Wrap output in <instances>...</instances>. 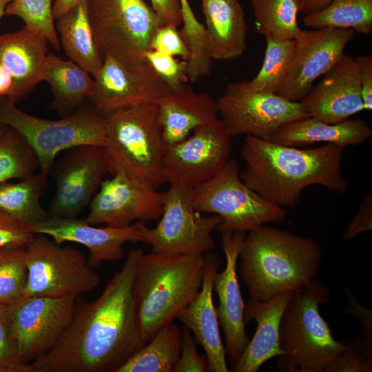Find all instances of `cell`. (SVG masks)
I'll return each mask as SVG.
<instances>
[{
    "mask_svg": "<svg viewBox=\"0 0 372 372\" xmlns=\"http://www.w3.org/2000/svg\"><path fill=\"white\" fill-rule=\"evenodd\" d=\"M345 294L349 302V306L346 307L347 312L354 315L360 320L364 327V338L372 342L371 309L360 305L348 287H345Z\"/></svg>",
    "mask_w": 372,
    "mask_h": 372,
    "instance_id": "obj_48",
    "label": "cell"
},
{
    "mask_svg": "<svg viewBox=\"0 0 372 372\" xmlns=\"http://www.w3.org/2000/svg\"><path fill=\"white\" fill-rule=\"evenodd\" d=\"M87 15L98 52L127 68L146 60L161 26L144 0H86Z\"/></svg>",
    "mask_w": 372,
    "mask_h": 372,
    "instance_id": "obj_7",
    "label": "cell"
},
{
    "mask_svg": "<svg viewBox=\"0 0 372 372\" xmlns=\"http://www.w3.org/2000/svg\"><path fill=\"white\" fill-rule=\"evenodd\" d=\"M0 372H5L4 369L0 366Z\"/></svg>",
    "mask_w": 372,
    "mask_h": 372,
    "instance_id": "obj_54",
    "label": "cell"
},
{
    "mask_svg": "<svg viewBox=\"0 0 372 372\" xmlns=\"http://www.w3.org/2000/svg\"><path fill=\"white\" fill-rule=\"evenodd\" d=\"M202 1V0H201Z\"/></svg>",
    "mask_w": 372,
    "mask_h": 372,
    "instance_id": "obj_55",
    "label": "cell"
},
{
    "mask_svg": "<svg viewBox=\"0 0 372 372\" xmlns=\"http://www.w3.org/2000/svg\"><path fill=\"white\" fill-rule=\"evenodd\" d=\"M216 103L231 136L246 134L271 141L283 125L309 116L300 101L254 91L248 81L229 83Z\"/></svg>",
    "mask_w": 372,
    "mask_h": 372,
    "instance_id": "obj_12",
    "label": "cell"
},
{
    "mask_svg": "<svg viewBox=\"0 0 372 372\" xmlns=\"http://www.w3.org/2000/svg\"><path fill=\"white\" fill-rule=\"evenodd\" d=\"M85 0H54L52 13L54 20L65 14L78 3Z\"/></svg>",
    "mask_w": 372,
    "mask_h": 372,
    "instance_id": "obj_50",
    "label": "cell"
},
{
    "mask_svg": "<svg viewBox=\"0 0 372 372\" xmlns=\"http://www.w3.org/2000/svg\"><path fill=\"white\" fill-rule=\"evenodd\" d=\"M182 330L172 322L161 329L116 372H172L180 352Z\"/></svg>",
    "mask_w": 372,
    "mask_h": 372,
    "instance_id": "obj_31",
    "label": "cell"
},
{
    "mask_svg": "<svg viewBox=\"0 0 372 372\" xmlns=\"http://www.w3.org/2000/svg\"><path fill=\"white\" fill-rule=\"evenodd\" d=\"M211 59L231 60L246 49L247 26L238 0H202Z\"/></svg>",
    "mask_w": 372,
    "mask_h": 372,
    "instance_id": "obj_26",
    "label": "cell"
},
{
    "mask_svg": "<svg viewBox=\"0 0 372 372\" xmlns=\"http://www.w3.org/2000/svg\"><path fill=\"white\" fill-rule=\"evenodd\" d=\"M6 127V125L0 124V135L5 130Z\"/></svg>",
    "mask_w": 372,
    "mask_h": 372,
    "instance_id": "obj_53",
    "label": "cell"
},
{
    "mask_svg": "<svg viewBox=\"0 0 372 372\" xmlns=\"http://www.w3.org/2000/svg\"><path fill=\"white\" fill-rule=\"evenodd\" d=\"M110 173L121 170L154 189L166 183L165 144L156 103L120 109L104 116Z\"/></svg>",
    "mask_w": 372,
    "mask_h": 372,
    "instance_id": "obj_6",
    "label": "cell"
},
{
    "mask_svg": "<svg viewBox=\"0 0 372 372\" xmlns=\"http://www.w3.org/2000/svg\"><path fill=\"white\" fill-rule=\"evenodd\" d=\"M52 6V0H12L6 7V14L19 17L25 26L59 51L61 45L54 23Z\"/></svg>",
    "mask_w": 372,
    "mask_h": 372,
    "instance_id": "obj_37",
    "label": "cell"
},
{
    "mask_svg": "<svg viewBox=\"0 0 372 372\" xmlns=\"http://www.w3.org/2000/svg\"><path fill=\"white\" fill-rule=\"evenodd\" d=\"M207 360L198 353L192 332L184 327L182 329L180 355L172 371L205 372L207 371Z\"/></svg>",
    "mask_w": 372,
    "mask_h": 372,
    "instance_id": "obj_43",
    "label": "cell"
},
{
    "mask_svg": "<svg viewBox=\"0 0 372 372\" xmlns=\"http://www.w3.org/2000/svg\"><path fill=\"white\" fill-rule=\"evenodd\" d=\"M372 229V195L369 194L362 201L359 209L343 234L344 240Z\"/></svg>",
    "mask_w": 372,
    "mask_h": 372,
    "instance_id": "obj_45",
    "label": "cell"
},
{
    "mask_svg": "<svg viewBox=\"0 0 372 372\" xmlns=\"http://www.w3.org/2000/svg\"><path fill=\"white\" fill-rule=\"evenodd\" d=\"M12 0H0V20L6 14V9Z\"/></svg>",
    "mask_w": 372,
    "mask_h": 372,
    "instance_id": "obj_52",
    "label": "cell"
},
{
    "mask_svg": "<svg viewBox=\"0 0 372 372\" xmlns=\"http://www.w3.org/2000/svg\"><path fill=\"white\" fill-rule=\"evenodd\" d=\"M231 137L223 120L216 118L196 128L183 140L165 145V182L192 189L209 180L229 160Z\"/></svg>",
    "mask_w": 372,
    "mask_h": 372,
    "instance_id": "obj_14",
    "label": "cell"
},
{
    "mask_svg": "<svg viewBox=\"0 0 372 372\" xmlns=\"http://www.w3.org/2000/svg\"><path fill=\"white\" fill-rule=\"evenodd\" d=\"M56 20L60 45L66 56L94 76L103 64V59L93 37L86 0Z\"/></svg>",
    "mask_w": 372,
    "mask_h": 372,
    "instance_id": "obj_29",
    "label": "cell"
},
{
    "mask_svg": "<svg viewBox=\"0 0 372 372\" xmlns=\"http://www.w3.org/2000/svg\"><path fill=\"white\" fill-rule=\"evenodd\" d=\"M25 247L0 249V305L23 296L27 280Z\"/></svg>",
    "mask_w": 372,
    "mask_h": 372,
    "instance_id": "obj_38",
    "label": "cell"
},
{
    "mask_svg": "<svg viewBox=\"0 0 372 372\" xmlns=\"http://www.w3.org/2000/svg\"><path fill=\"white\" fill-rule=\"evenodd\" d=\"M34 234L28 225L0 210V249L25 247Z\"/></svg>",
    "mask_w": 372,
    "mask_h": 372,
    "instance_id": "obj_42",
    "label": "cell"
},
{
    "mask_svg": "<svg viewBox=\"0 0 372 372\" xmlns=\"http://www.w3.org/2000/svg\"><path fill=\"white\" fill-rule=\"evenodd\" d=\"M372 136V129L364 120L346 119L328 123L309 116L281 126L271 141L290 147L327 142L343 148L363 143Z\"/></svg>",
    "mask_w": 372,
    "mask_h": 372,
    "instance_id": "obj_27",
    "label": "cell"
},
{
    "mask_svg": "<svg viewBox=\"0 0 372 372\" xmlns=\"http://www.w3.org/2000/svg\"><path fill=\"white\" fill-rule=\"evenodd\" d=\"M351 29L321 28L303 30L295 39L296 47L289 74L277 94L300 101L312 89L313 82L329 71L344 54L353 39Z\"/></svg>",
    "mask_w": 372,
    "mask_h": 372,
    "instance_id": "obj_18",
    "label": "cell"
},
{
    "mask_svg": "<svg viewBox=\"0 0 372 372\" xmlns=\"http://www.w3.org/2000/svg\"><path fill=\"white\" fill-rule=\"evenodd\" d=\"M141 223L136 221L123 227H97L76 217H50L28 227L34 234L50 236L57 243L73 242L85 246L90 251L87 264L94 268L103 262L123 259L126 242H143Z\"/></svg>",
    "mask_w": 372,
    "mask_h": 372,
    "instance_id": "obj_19",
    "label": "cell"
},
{
    "mask_svg": "<svg viewBox=\"0 0 372 372\" xmlns=\"http://www.w3.org/2000/svg\"><path fill=\"white\" fill-rule=\"evenodd\" d=\"M343 149L327 143L302 149L247 135L240 151L246 167L240 177L266 200L292 208L303 189L312 185L347 192L341 168Z\"/></svg>",
    "mask_w": 372,
    "mask_h": 372,
    "instance_id": "obj_2",
    "label": "cell"
},
{
    "mask_svg": "<svg viewBox=\"0 0 372 372\" xmlns=\"http://www.w3.org/2000/svg\"><path fill=\"white\" fill-rule=\"evenodd\" d=\"M204 256L142 255L134 282L138 327L145 344L173 322L201 288Z\"/></svg>",
    "mask_w": 372,
    "mask_h": 372,
    "instance_id": "obj_4",
    "label": "cell"
},
{
    "mask_svg": "<svg viewBox=\"0 0 372 372\" xmlns=\"http://www.w3.org/2000/svg\"><path fill=\"white\" fill-rule=\"evenodd\" d=\"M151 8L161 25H170L178 28L183 23L180 0H149Z\"/></svg>",
    "mask_w": 372,
    "mask_h": 372,
    "instance_id": "obj_46",
    "label": "cell"
},
{
    "mask_svg": "<svg viewBox=\"0 0 372 372\" xmlns=\"http://www.w3.org/2000/svg\"><path fill=\"white\" fill-rule=\"evenodd\" d=\"M191 193L196 210L221 218L217 227L219 232H247L270 222L280 223L287 215L285 208L266 200L245 185L234 158L209 180L192 188Z\"/></svg>",
    "mask_w": 372,
    "mask_h": 372,
    "instance_id": "obj_9",
    "label": "cell"
},
{
    "mask_svg": "<svg viewBox=\"0 0 372 372\" xmlns=\"http://www.w3.org/2000/svg\"><path fill=\"white\" fill-rule=\"evenodd\" d=\"M110 164L103 145H80L53 163L50 174L56 184L49 214L54 218H75L89 205Z\"/></svg>",
    "mask_w": 372,
    "mask_h": 372,
    "instance_id": "obj_15",
    "label": "cell"
},
{
    "mask_svg": "<svg viewBox=\"0 0 372 372\" xmlns=\"http://www.w3.org/2000/svg\"><path fill=\"white\" fill-rule=\"evenodd\" d=\"M300 102L309 116L328 123L343 121L363 110L355 58L344 54Z\"/></svg>",
    "mask_w": 372,
    "mask_h": 372,
    "instance_id": "obj_21",
    "label": "cell"
},
{
    "mask_svg": "<svg viewBox=\"0 0 372 372\" xmlns=\"http://www.w3.org/2000/svg\"><path fill=\"white\" fill-rule=\"evenodd\" d=\"M163 192V212L154 228L141 222L143 242L152 252L162 255L200 256L215 247L213 231L222 223L219 216H205L195 209L192 189L180 183H169Z\"/></svg>",
    "mask_w": 372,
    "mask_h": 372,
    "instance_id": "obj_11",
    "label": "cell"
},
{
    "mask_svg": "<svg viewBox=\"0 0 372 372\" xmlns=\"http://www.w3.org/2000/svg\"><path fill=\"white\" fill-rule=\"evenodd\" d=\"M265 39L267 45L262 67L248 83L254 91L277 94L291 65L295 39L279 41L269 37Z\"/></svg>",
    "mask_w": 372,
    "mask_h": 372,
    "instance_id": "obj_35",
    "label": "cell"
},
{
    "mask_svg": "<svg viewBox=\"0 0 372 372\" xmlns=\"http://www.w3.org/2000/svg\"><path fill=\"white\" fill-rule=\"evenodd\" d=\"M48 53V41L25 25L0 34V65L12 77L13 103L24 99L42 81Z\"/></svg>",
    "mask_w": 372,
    "mask_h": 372,
    "instance_id": "obj_23",
    "label": "cell"
},
{
    "mask_svg": "<svg viewBox=\"0 0 372 372\" xmlns=\"http://www.w3.org/2000/svg\"><path fill=\"white\" fill-rule=\"evenodd\" d=\"M42 81L49 83L53 94L49 108L63 117L80 108L94 87L90 73L72 60H64L50 52L43 67Z\"/></svg>",
    "mask_w": 372,
    "mask_h": 372,
    "instance_id": "obj_28",
    "label": "cell"
},
{
    "mask_svg": "<svg viewBox=\"0 0 372 372\" xmlns=\"http://www.w3.org/2000/svg\"><path fill=\"white\" fill-rule=\"evenodd\" d=\"M331 0H300V11L305 15L315 13L327 6Z\"/></svg>",
    "mask_w": 372,
    "mask_h": 372,
    "instance_id": "obj_51",
    "label": "cell"
},
{
    "mask_svg": "<svg viewBox=\"0 0 372 372\" xmlns=\"http://www.w3.org/2000/svg\"><path fill=\"white\" fill-rule=\"evenodd\" d=\"M93 78L94 87L87 100L103 116L123 108L156 103L172 91L147 59L127 68L106 57Z\"/></svg>",
    "mask_w": 372,
    "mask_h": 372,
    "instance_id": "obj_17",
    "label": "cell"
},
{
    "mask_svg": "<svg viewBox=\"0 0 372 372\" xmlns=\"http://www.w3.org/2000/svg\"><path fill=\"white\" fill-rule=\"evenodd\" d=\"M76 299L73 295L22 296L8 306L17 355L22 364L30 367L56 344L72 320Z\"/></svg>",
    "mask_w": 372,
    "mask_h": 372,
    "instance_id": "obj_13",
    "label": "cell"
},
{
    "mask_svg": "<svg viewBox=\"0 0 372 372\" xmlns=\"http://www.w3.org/2000/svg\"><path fill=\"white\" fill-rule=\"evenodd\" d=\"M330 298L329 287L315 279L292 293L280 322L279 344L284 354L278 356L279 371L322 372L346 347L343 340L334 339L319 311V305Z\"/></svg>",
    "mask_w": 372,
    "mask_h": 372,
    "instance_id": "obj_5",
    "label": "cell"
},
{
    "mask_svg": "<svg viewBox=\"0 0 372 372\" xmlns=\"http://www.w3.org/2000/svg\"><path fill=\"white\" fill-rule=\"evenodd\" d=\"M248 232L238 258L251 300H268L315 279L322 256L316 240L266 224Z\"/></svg>",
    "mask_w": 372,
    "mask_h": 372,
    "instance_id": "obj_3",
    "label": "cell"
},
{
    "mask_svg": "<svg viewBox=\"0 0 372 372\" xmlns=\"http://www.w3.org/2000/svg\"><path fill=\"white\" fill-rule=\"evenodd\" d=\"M346 347L323 369L322 372L372 371V342L363 337L343 340Z\"/></svg>",
    "mask_w": 372,
    "mask_h": 372,
    "instance_id": "obj_39",
    "label": "cell"
},
{
    "mask_svg": "<svg viewBox=\"0 0 372 372\" xmlns=\"http://www.w3.org/2000/svg\"><path fill=\"white\" fill-rule=\"evenodd\" d=\"M143 254L141 249L130 251L101 296L75 309L56 344L30 364L32 372H116L145 345L133 293Z\"/></svg>",
    "mask_w": 372,
    "mask_h": 372,
    "instance_id": "obj_1",
    "label": "cell"
},
{
    "mask_svg": "<svg viewBox=\"0 0 372 372\" xmlns=\"http://www.w3.org/2000/svg\"><path fill=\"white\" fill-rule=\"evenodd\" d=\"M12 94L13 81L12 77L0 65V97L6 98L11 101Z\"/></svg>",
    "mask_w": 372,
    "mask_h": 372,
    "instance_id": "obj_49",
    "label": "cell"
},
{
    "mask_svg": "<svg viewBox=\"0 0 372 372\" xmlns=\"http://www.w3.org/2000/svg\"><path fill=\"white\" fill-rule=\"evenodd\" d=\"M103 180L83 220L93 225L123 227L134 221L156 220L163 212V192L159 193L138 179L118 170Z\"/></svg>",
    "mask_w": 372,
    "mask_h": 372,
    "instance_id": "obj_16",
    "label": "cell"
},
{
    "mask_svg": "<svg viewBox=\"0 0 372 372\" xmlns=\"http://www.w3.org/2000/svg\"><path fill=\"white\" fill-rule=\"evenodd\" d=\"M0 124L13 128L28 141L46 176L61 152L80 145H105L104 116L91 107H80L60 120H48L25 113L0 97Z\"/></svg>",
    "mask_w": 372,
    "mask_h": 372,
    "instance_id": "obj_8",
    "label": "cell"
},
{
    "mask_svg": "<svg viewBox=\"0 0 372 372\" xmlns=\"http://www.w3.org/2000/svg\"><path fill=\"white\" fill-rule=\"evenodd\" d=\"M220 233L226 267L223 271L216 272L214 290L218 298L216 312L225 338L226 355L234 365L249 341L245 331V304L236 273L237 262L247 232L224 231Z\"/></svg>",
    "mask_w": 372,
    "mask_h": 372,
    "instance_id": "obj_20",
    "label": "cell"
},
{
    "mask_svg": "<svg viewBox=\"0 0 372 372\" xmlns=\"http://www.w3.org/2000/svg\"><path fill=\"white\" fill-rule=\"evenodd\" d=\"M47 178L39 172L18 183H0V210L28 225L50 218L41 204Z\"/></svg>",
    "mask_w": 372,
    "mask_h": 372,
    "instance_id": "obj_30",
    "label": "cell"
},
{
    "mask_svg": "<svg viewBox=\"0 0 372 372\" xmlns=\"http://www.w3.org/2000/svg\"><path fill=\"white\" fill-rule=\"evenodd\" d=\"M39 167L34 149L18 132L6 126L0 135V183L25 179Z\"/></svg>",
    "mask_w": 372,
    "mask_h": 372,
    "instance_id": "obj_34",
    "label": "cell"
},
{
    "mask_svg": "<svg viewBox=\"0 0 372 372\" xmlns=\"http://www.w3.org/2000/svg\"><path fill=\"white\" fill-rule=\"evenodd\" d=\"M146 59L157 74L172 90H176L188 81L186 61H179L174 56L150 50Z\"/></svg>",
    "mask_w": 372,
    "mask_h": 372,
    "instance_id": "obj_40",
    "label": "cell"
},
{
    "mask_svg": "<svg viewBox=\"0 0 372 372\" xmlns=\"http://www.w3.org/2000/svg\"><path fill=\"white\" fill-rule=\"evenodd\" d=\"M357 63L364 110H372V56H360L355 58Z\"/></svg>",
    "mask_w": 372,
    "mask_h": 372,
    "instance_id": "obj_47",
    "label": "cell"
},
{
    "mask_svg": "<svg viewBox=\"0 0 372 372\" xmlns=\"http://www.w3.org/2000/svg\"><path fill=\"white\" fill-rule=\"evenodd\" d=\"M156 104L165 145L183 140L218 114L216 100L207 93L196 92L187 84L162 96Z\"/></svg>",
    "mask_w": 372,
    "mask_h": 372,
    "instance_id": "obj_25",
    "label": "cell"
},
{
    "mask_svg": "<svg viewBox=\"0 0 372 372\" xmlns=\"http://www.w3.org/2000/svg\"><path fill=\"white\" fill-rule=\"evenodd\" d=\"M0 366L5 372H31L17 358L8 307L4 305H0Z\"/></svg>",
    "mask_w": 372,
    "mask_h": 372,
    "instance_id": "obj_41",
    "label": "cell"
},
{
    "mask_svg": "<svg viewBox=\"0 0 372 372\" xmlns=\"http://www.w3.org/2000/svg\"><path fill=\"white\" fill-rule=\"evenodd\" d=\"M293 292L279 294L270 300H249L244 309V319L257 323L254 337L231 369L232 372H257L269 360L282 355L279 344L280 318Z\"/></svg>",
    "mask_w": 372,
    "mask_h": 372,
    "instance_id": "obj_24",
    "label": "cell"
},
{
    "mask_svg": "<svg viewBox=\"0 0 372 372\" xmlns=\"http://www.w3.org/2000/svg\"><path fill=\"white\" fill-rule=\"evenodd\" d=\"M27 280L24 296H79L96 289L99 274L79 250L35 234L25 247Z\"/></svg>",
    "mask_w": 372,
    "mask_h": 372,
    "instance_id": "obj_10",
    "label": "cell"
},
{
    "mask_svg": "<svg viewBox=\"0 0 372 372\" xmlns=\"http://www.w3.org/2000/svg\"><path fill=\"white\" fill-rule=\"evenodd\" d=\"M152 50L173 56H180L185 61L189 57V50L176 28L160 26L152 41Z\"/></svg>",
    "mask_w": 372,
    "mask_h": 372,
    "instance_id": "obj_44",
    "label": "cell"
},
{
    "mask_svg": "<svg viewBox=\"0 0 372 372\" xmlns=\"http://www.w3.org/2000/svg\"><path fill=\"white\" fill-rule=\"evenodd\" d=\"M183 28L179 31L189 50L187 77L192 83L208 76L211 72L208 37L205 26L195 17L190 6L182 8Z\"/></svg>",
    "mask_w": 372,
    "mask_h": 372,
    "instance_id": "obj_36",
    "label": "cell"
},
{
    "mask_svg": "<svg viewBox=\"0 0 372 372\" xmlns=\"http://www.w3.org/2000/svg\"><path fill=\"white\" fill-rule=\"evenodd\" d=\"M251 3L257 32L279 41L297 37L301 30L300 0H251Z\"/></svg>",
    "mask_w": 372,
    "mask_h": 372,
    "instance_id": "obj_33",
    "label": "cell"
},
{
    "mask_svg": "<svg viewBox=\"0 0 372 372\" xmlns=\"http://www.w3.org/2000/svg\"><path fill=\"white\" fill-rule=\"evenodd\" d=\"M203 256L201 288L176 318L193 333L194 339L203 347L206 354L207 371L227 372L226 352L212 298L214 277L221 261L217 255L210 251L204 254Z\"/></svg>",
    "mask_w": 372,
    "mask_h": 372,
    "instance_id": "obj_22",
    "label": "cell"
},
{
    "mask_svg": "<svg viewBox=\"0 0 372 372\" xmlns=\"http://www.w3.org/2000/svg\"><path fill=\"white\" fill-rule=\"evenodd\" d=\"M310 28L351 29L369 34L372 32V0H331L321 10L304 15Z\"/></svg>",
    "mask_w": 372,
    "mask_h": 372,
    "instance_id": "obj_32",
    "label": "cell"
}]
</instances>
